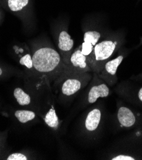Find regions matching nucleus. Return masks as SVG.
Returning a JSON list of instances; mask_svg holds the SVG:
<instances>
[{
    "instance_id": "13",
    "label": "nucleus",
    "mask_w": 142,
    "mask_h": 160,
    "mask_svg": "<svg viewBox=\"0 0 142 160\" xmlns=\"http://www.w3.org/2000/svg\"><path fill=\"white\" fill-rule=\"evenodd\" d=\"M101 38V34L96 31H89L86 32L84 35V42H87L92 44L93 46L96 45L99 42Z\"/></svg>"
},
{
    "instance_id": "6",
    "label": "nucleus",
    "mask_w": 142,
    "mask_h": 160,
    "mask_svg": "<svg viewBox=\"0 0 142 160\" xmlns=\"http://www.w3.org/2000/svg\"><path fill=\"white\" fill-rule=\"evenodd\" d=\"M101 119V112L99 109L95 108L90 111L85 121V127L87 130L90 132L96 130L98 128Z\"/></svg>"
},
{
    "instance_id": "5",
    "label": "nucleus",
    "mask_w": 142,
    "mask_h": 160,
    "mask_svg": "<svg viewBox=\"0 0 142 160\" xmlns=\"http://www.w3.org/2000/svg\"><path fill=\"white\" fill-rule=\"evenodd\" d=\"M70 62L72 67L82 70H88L87 56L82 53L81 50L75 51L70 58Z\"/></svg>"
},
{
    "instance_id": "11",
    "label": "nucleus",
    "mask_w": 142,
    "mask_h": 160,
    "mask_svg": "<svg viewBox=\"0 0 142 160\" xmlns=\"http://www.w3.org/2000/svg\"><path fill=\"white\" fill-rule=\"evenodd\" d=\"M13 95L20 105H27L31 102V98L29 96L19 88L15 89Z\"/></svg>"
},
{
    "instance_id": "2",
    "label": "nucleus",
    "mask_w": 142,
    "mask_h": 160,
    "mask_svg": "<svg viewBox=\"0 0 142 160\" xmlns=\"http://www.w3.org/2000/svg\"><path fill=\"white\" fill-rule=\"evenodd\" d=\"M116 49V43L112 40H105L97 43L88 61L93 67H96L97 62H103L109 59Z\"/></svg>"
},
{
    "instance_id": "7",
    "label": "nucleus",
    "mask_w": 142,
    "mask_h": 160,
    "mask_svg": "<svg viewBox=\"0 0 142 160\" xmlns=\"http://www.w3.org/2000/svg\"><path fill=\"white\" fill-rule=\"evenodd\" d=\"M74 46V41L66 31H62L58 37V47L62 52H69Z\"/></svg>"
},
{
    "instance_id": "14",
    "label": "nucleus",
    "mask_w": 142,
    "mask_h": 160,
    "mask_svg": "<svg viewBox=\"0 0 142 160\" xmlns=\"http://www.w3.org/2000/svg\"><path fill=\"white\" fill-rule=\"evenodd\" d=\"M29 2V0H8V5L10 9L13 12L21 10Z\"/></svg>"
},
{
    "instance_id": "12",
    "label": "nucleus",
    "mask_w": 142,
    "mask_h": 160,
    "mask_svg": "<svg viewBox=\"0 0 142 160\" xmlns=\"http://www.w3.org/2000/svg\"><path fill=\"white\" fill-rule=\"evenodd\" d=\"M15 116L20 122L26 123L35 118V114L29 110H17L15 112Z\"/></svg>"
},
{
    "instance_id": "19",
    "label": "nucleus",
    "mask_w": 142,
    "mask_h": 160,
    "mask_svg": "<svg viewBox=\"0 0 142 160\" xmlns=\"http://www.w3.org/2000/svg\"><path fill=\"white\" fill-rule=\"evenodd\" d=\"M138 98L140 100V101L142 102V88L139 89L138 92Z\"/></svg>"
},
{
    "instance_id": "17",
    "label": "nucleus",
    "mask_w": 142,
    "mask_h": 160,
    "mask_svg": "<svg viewBox=\"0 0 142 160\" xmlns=\"http://www.w3.org/2000/svg\"><path fill=\"white\" fill-rule=\"evenodd\" d=\"M7 159V160H26L28 159L25 155L21 153H13L10 155Z\"/></svg>"
},
{
    "instance_id": "9",
    "label": "nucleus",
    "mask_w": 142,
    "mask_h": 160,
    "mask_svg": "<svg viewBox=\"0 0 142 160\" xmlns=\"http://www.w3.org/2000/svg\"><path fill=\"white\" fill-rule=\"evenodd\" d=\"M123 56H119L117 58L107 62L104 65V72L110 76H115L118 67L122 62Z\"/></svg>"
},
{
    "instance_id": "8",
    "label": "nucleus",
    "mask_w": 142,
    "mask_h": 160,
    "mask_svg": "<svg viewBox=\"0 0 142 160\" xmlns=\"http://www.w3.org/2000/svg\"><path fill=\"white\" fill-rule=\"evenodd\" d=\"M81 82L76 78H69L64 82L61 87L62 93L66 96H71L81 89Z\"/></svg>"
},
{
    "instance_id": "4",
    "label": "nucleus",
    "mask_w": 142,
    "mask_h": 160,
    "mask_svg": "<svg viewBox=\"0 0 142 160\" xmlns=\"http://www.w3.org/2000/svg\"><path fill=\"white\" fill-rule=\"evenodd\" d=\"M109 93V88L106 84H102L98 86H95L92 87L89 91L88 101L90 103H93L99 98L107 97Z\"/></svg>"
},
{
    "instance_id": "3",
    "label": "nucleus",
    "mask_w": 142,
    "mask_h": 160,
    "mask_svg": "<svg viewBox=\"0 0 142 160\" xmlns=\"http://www.w3.org/2000/svg\"><path fill=\"white\" fill-rule=\"evenodd\" d=\"M117 118L120 125L125 128L133 126L136 122V118L133 112L125 107H122L118 109Z\"/></svg>"
},
{
    "instance_id": "10",
    "label": "nucleus",
    "mask_w": 142,
    "mask_h": 160,
    "mask_svg": "<svg viewBox=\"0 0 142 160\" xmlns=\"http://www.w3.org/2000/svg\"><path fill=\"white\" fill-rule=\"evenodd\" d=\"M44 121L50 128L54 129H57L59 125L58 118L56 115V111L54 108H51L44 118Z\"/></svg>"
},
{
    "instance_id": "18",
    "label": "nucleus",
    "mask_w": 142,
    "mask_h": 160,
    "mask_svg": "<svg viewBox=\"0 0 142 160\" xmlns=\"http://www.w3.org/2000/svg\"><path fill=\"white\" fill-rule=\"evenodd\" d=\"M112 160H134V158L128 155H118L112 159Z\"/></svg>"
},
{
    "instance_id": "20",
    "label": "nucleus",
    "mask_w": 142,
    "mask_h": 160,
    "mask_svg": "<svg viewBox=\"0 0 142 160\" xmlns=\"http://www.w3.org/2000/svg\"><path fill=\"white\" fill-rule=\"evenodd\" d=\"M2 74V70L1 69V68H0V75H1Z\"/></svg>"
},
{
    "instance_id": "15",
    "label": "nucleus",
    "mask_w": 142,
    "mask_h": 160,
    "mask_svg": "<svg viewBox=\"0 0 142 160\" xmlns=\"http://www.w3.org/2000/svg\"><path fill=\"white\" fill-rule=\"evenodd\" d=\"M19 62L21 65L25 66L26 67H27L29 69L34 67L32 57H31L29 54H26V55L24 56L23 57H22L20 59Z\"/></svg>"
},
{
    "instance_id": "1",
    "label": "nucleus",
    "mask_w": 142,
    "mask_h": 160,
    "mask_svg": "<svg viewBox=\"0 0 142 160\" xmlns=\"http://www.w3.org/2000/svg\"><path fill=\"white\" fill-rule=\"evenodd\" d=\"M32 59L34 67L41 73L55 72L60 68L61 65L60 54L50 47H42L37 50Z\"/></svg>"
},
{
    "instance_id": "16",
    "label": "nucleus",
    "mask_w": 142,
    "mask_h": 160,
    "mask_svg": "<svg viewBox=\"0 0 142 160\" xmlns=\"http://www.w3.org/2000/svg\"><path fill=\"white\" fill-rule=\"evenodd\" d=\"M81 47H82V50H81L82 53L87 57L90 56L92 54L94 49V46H93L92 44L87 42H83Z\"/></svg>"
}]
</instances>
